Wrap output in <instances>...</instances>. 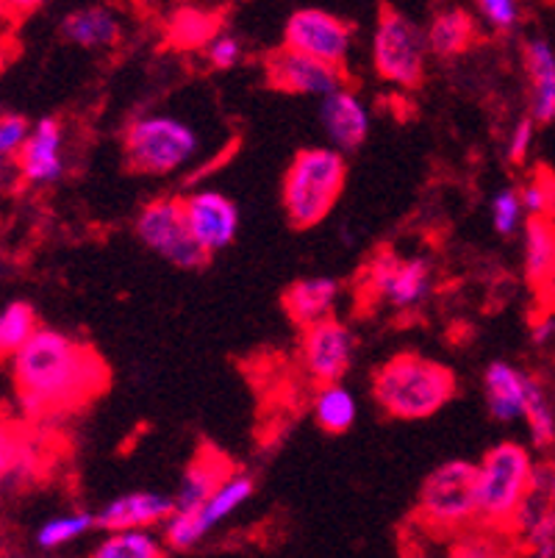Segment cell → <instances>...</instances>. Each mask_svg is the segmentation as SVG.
<instances>
[{
    "label": "cell",
    "mask_w": 555,
    "mask_h": 558,
    "mask_svg": "<svg viewBox=\"0 0 555 558\" xmlns=\"http://www.w3.org/2000/svg\"><path fill=\"white\" fill-rule=\"evenodd\" d=\"M417 514L427 527L453 534L481 520L478 504V464L464 459L445 461L427 475L420 489Z\"/></svg>",
    "instance_id": "8992f818"
},
{
    "label": "cell",
    "mask_w": 555,
    "mask_h": 558,
    "mask_svg": "<svg viewBox=\"0 0 555 558\" xmlns=\"http://www.w3.org/2000/svg\"><path fill=\"white\" fill-rule=\"evenodd\" d=\"M61 37L86 50H109L122 39V23L109 7H81L64 14Z\"/></svg>",
    "instance_id": "ac0fdd59"
},
{
    "label": "cell",
    "mask_w": 555,
    "mask_h": 558,
    "mask_svg": "<svg viewBox=\"0 0 555 558\" xmlns=\"http://www.w3.org/2000/svg\"><path fill=\"white\" fill-rule=\"evenodd\" d=\"M176 504L172 495L153 489L125 492L111 497L109 504L95 514V525L100 531H120V527H156L172 514Z\"/></svg>",
    "instance_id": "2e32d148"
},
{
    "label": "cell",
    "mask_w": 555,
    "mask_h": 558,
    "mask_svg": "<svg viewBox=\"0 0 555 558\" xmlns=\"http://www.w3.org/2000/svg\"><path fill=\"white\" fill-rule=\"evenodd\" d=\"M533 456L526 445L500 442L478 464V504L486 527L511 534V522L531 492Z\"/></svg>",
    "instance_id": "277c9868"
},
{
    "label": "cell",
    "mask_w": 555,
    "mask_h": 558,
    "mask_svg": "<svg viewBox=\"0 0 555 558\" xmlns=\"http://www.w3.org/2000/svg\"><path fill=\"white\" fill-rule=\"evenodd\" d=\"M220 32V17L206 9L186 7L181 12L172 14L170 28H167V37L176 48L192 50V48H206L208 39Z\"/></svg>",
    "instance_id": "4316f807"
},
{
    "label": "cell",
    "mask_w": 555,
    "mask_h": 558,
    "mask_svg": "<svg viewBox=\"0 0 555 558\" xmlns=\"http://www.w3.org/2000/svg\"><path fill=\"white\" fill-rule=\"evenodd\" d=\"M136 236L147 251L170 262L178 270H201L208 253L192 236L181 197H156L136 217Z\"/></svg>",
    "instance_id": "ba28073f"
},
{
    "label": "cell",
    "mask_w": 555,
    "mask_h": 558,
    "mask_svg": "<svg viewBox=\"0 0 555 558\" xmlns=\"http://www.w3.org/2000/svg\"><path fill=\"white\" fill-rule=\"evenodd\" d=\"M364 298L389 303L397 312L422 306L434 289V270L422 256L403 258L395 251H378L361 272Z\"/></svg>",
    "instance_id": "9c48e42d"
},
{
    "label": "cell",
    "mask_w": 555,
    "mask_h": 558,
    "mask_svg": "<svg viewBox=\"0 0 555 558\" xmlns=\"http://www.w3.org/2000/svg\"><path fill=\"white\" fill-rule=\"evenodd\" d=\"M526 70L531 78V117L547 125L555 120V48L542 37L526 43Z\"/></svg>",
    "instance_id": "44dd1931"
},
{
    "label": "cell",
    "mask_w": 555,
    "mask_h": 558,
    "mask_svg": "<svg viewBox=\"0 0 555 558\" xmlns=\"http://www.w3.org/2000/svg\"><path fill=\"white\" fill-rule=\"evenodd\" d=\"M348 181L345 154L336 148H305L283 175L281 203L289 222L300 231L319 226L334 211Z\"/></svg>",
    "instance_id": "3957f363"
},
{
    "label": "cell",
    "mask_w": 555,
    "mask_h": 558,
    "mask_svg": "<svg viewBox=\"0 0 555 558\" xmlns=\"http://www.w3.org/2000/svg\"><path fill=\"white\" fill-rule=\"evenodd\" d=\"M267 81L281 93L323 98V95L334 93L336 86L345 84V68L283 45L267 59Z\"/></svg>",
    "instance_id": "7c38bea8"
},
{
    "label": "cell",
    "mask_w": 555,
    "mask_h": 558,
    "mask_svg": "<svg viewBox=\"0 0 555 558\" xmlns=\"http://www.w3.org/2000/svg\"><path fill=\"white\" fill-rule=\"evenodd\" d=\"M425 32L400 9L384 7L373 34V64L381 81L397 89H417L425 78Z\"/></svg>",
    "instance_id": "52a82bcc"
},
{
    "label": "cell",
    "mask_w": 555,
    "mask_h": 558,
    "mask_svg": "<svg viewBox=\"0 0 555 558\" xmlns=\"http://www.w3.org/2000/svg\"><path fill=\"white\" fill-rule=\"evenodd\" d=\"M522 209L528 217H553L555 215V179L550 172H539L536 179L519 192Z\"/></svg>",
    "instance_id": "1f68e13d"
},
{
    "label": "cell",
    "mask_w": 555,
    "mask_h": 558,
    "mask_svg": "<svg viewBox=\"0 0 555 558\" xmlns=\"http://www.w3.org/2000/svg\"><path fill=\"white\" fill-rule=\"evenodd\" d=\"M64 134H61V123L56 117H43L34 129H31L28 140L23 148L17 150V165L23 179L28 184H56L64 172Z\"/></svg>",
    "instance_id": "9a60e30c"
},
{
    "label": "cell",
    "mask_w": 555,
    "mask_h": 558,
    "mask_svg": "<svg viewBox=\"0 0 555 558\" xmlns=\"http://www.w3.org/2000/svg\"><path fill=\"white\" fill-rule=\"evenodd\" d=\"M526 281L539 295L555 287V220L528 217L526 222Z\"/></svg>",
    "instance_id": "7402d4cb"
},
{
    "label": "cell",
    "mask_w": 555,
    "mask_h": 558,
    "mask_svg": "<svg viewBox=\"0 0 555 558\" xmlns=\"http://www.w3.org/2000/svg\"><path fill=\"white\" fill-rule=\"evenodd\" d=\"M517 536L526 542L531 553H536V556H544V558H553L555 556V506H547V511H544L531 527H526V531Z\"/></svg>",
    "instance_id": "836d02e7"
},
{
    "label": "cell",
    "mask_w": 555,
    "mask_h": 558,
    "mask_svg": "<svg viewBox=\"0 0 555 558\" xmlns=\"http://www.w3.org/2000/svg\"><path fill=\"white\" fill-rule=\"evenodd\" d=\"M95 525V514H86V511H70V514L50 517L39 525L37 531V547L39 550H59V547L70 545V542L86 536Z\"/></svg>",
    "instance_id": "f546056e"
},
{
    "label": "cell",
    "mask_w": 555,
    "mask_h": 558,
    "mask_svg": "<svg viewBox=\"0 0 555 558\" xmlns=\"http://www.w3.org/2000/svg\"><path fill=\"white\" fill-rule=\"evenodd\" d=\"M37 328V312L28 303L17 301L0 308V364L12 362Z\"/></svg>",
    "instance_id": "83f0119b"
},
{
    "label": "cell",
    "mask_w": 555,
    "mask_h": 558,
    "mask_svg": "<svg viewBox=\"0 0 555 558\" xmlns=\"http://www.w3.org/2000/svg\"><path fill=\"white\" fill-rule=\"evenodd\" d=\"M531 339H533V344H539V348H544V344L553 342V339H555V317H553V314H544V317H539L536 323H533Z\"/></svg>",
    "instance_id": "60d3db41"
},
{
    "label": "cell",
    "mask_w": 555,
    "mask_h": 558,
    "mask_svg": "<svg viewBox=\"0 0 555 558\" xmlns=\"http://www.w3.org/2000/svg\"><path fill=\"white\" fill-rule=\"evenodd\" d=\"M492 226H495V231L500 233V236H511V233H517L519 222H522V215H526V209H522V197H519L517 190H500L495 197H492Z\"/></svg>",
    "instance_id": "d6a6232c"
},
{
    "label": "cell",
    "mask_w": 555,
    "mask_h": 558,
    "mask_svg": "<svg viewBox=\"0 0 555 558\" xmlns=\"http://www.w3.org/2000/svg\"><path fill=\"white\" fill-rule=\"evenodd\" d=\"M165 556V539L153 527H120L106 531V539L95 547V558H159Z\"/></svg>",
    "instance_id": "484cf974"
},
{
    "label": "cell",
    "mask_w": 555,
    "mask_h": 558,
    "mask_svg": "<svg viewBox=\"0 0 555 558\" xmlns=\"http://www.w3.org/2000/svg\"><path fill=\"white\" fill-rule=\"evenodd\" d=\"M233 473V464L226 459L222 453L217 450L206 448L192 459V464L186 466V473H183L181 484H178L176 495H172V504L176 509L181 511H192V509H201L203 504L208 500L217 486Z\"/></svg>",
    "instance_id": "d6986e66"
},
{
    "label": "cell",
    "mask_w": 555,
    "mask_h": 558,
    "mask_svg": "<svg viewBox=\"0 0 555 558\" xmlns=\"http://www.w3.org/2000/svg\"><path fill=\"white\" fill-rule=\"evenodd\" d=\"M312 411L325 434L339 436L353 428L355 417H359V400H355V395L345 387L342 380H330V384H319Z\"/></svg>",
    "instance_id": "cb8c5ba5"
},
{
    "label": "cell",
    "mask_w": 555,
    "mask_h": 558,
    "mask_svg": "<svg viewBox=\"0 0 555 558\" xmlns=\"http://www.w3.org/2000/svg\"><path fill=\"white\" fill-rule=\"evenodd\" d=\"M339 301V281L325 276L300 278L283 292V312L298 328H309L334 314Z\"/></svg>",
    "instance_id": "ffe728a7"
},
{
    "label": "cell",
    "mask_w": 555,
    "mask_h": 558,
    "mask_svg": "<svg viewBox=\"0 0 555 558\" xmlns=\"http://www.w3.org/2000/svg\"><path fill=\"white\" fill-rule=\"evenodd\" d=\"M25 461V448L9 428H0V478L12 475Z\"/></svg>",
    "instance_id": "f35d334b"
},
{
    "label": "cell",
    "mask_w": 555,
    "mask_h": 558,
    "mask_svg": "<svg viewBox=\"0 0 555 558\" xmlns=\"http://www.w3.org/2000/svg\"><path fill=\"white\" fill-rule=\"evenodd\" d=\"M283 45L345 68L353 50V25L325 9H298L283 25Z\"/></svg>",
    "instance_id": "30bf717a"
},
{
    "label": "cell",
    "mask_w": 555,
    "mask_h": 558,
    "mask_svg": "<svg viewBox=\"0 0 555 558\" xmlns=\"http://www.w3.org/2000/svg\"><path fill=\"white\" fill-rule=\"evenodd\" d=\"M31 134V125L23 114H3L0 117V148L3 154H17Z\"/></svg>",
    "instance_id": "74e56055"
},
{
    "label": "cell",
    "mask_w": 555,
    "mask_h": 558,
    "mask_svg": "<svg viewBox=\"0 0 555 558\" xmlns=\"http://www.w3.org/2000/svg\"><path fill=\"white\" fill-rule=\"evenodd\" d=\"M528 430H531L533 448L547 450L555 445V409L550 400L547 389L539 378L528 375V400H526V417Z\"/></svg>",
    "instance_id": "f1b7e54d"
},
{
    "label": "cell",
    "mask_w": 555,
    "mask_h": 558,
    "mask_svg": "<svg viewBox=\"0 0 555 558\" xmlns=\"http://www.w3.org/2000/svg\"><path fill=\"white\" fill-rule=\"evenodd\" d=\"M319 123H323L330 148L342 150V154H353L370 136L373 117H370V109L359 98V93H353V89L342 84L336 86L334 93L319 98Z\"/></svg>",
    "instance_id": "5bb4252c"
},
{
    "label": "cell",
    "mask_w": 555,
    "mask_h": 558,
    "mask_svg": "<svg viewBox=\"0 0 555 558\" xmlns=\"http://www.w3.org/2000/svg\"><path fill=\"white\" fill-rule=\"evenodd\" d=\"M17 400L28 417L59 414L104 392L109 369L79 339L53 328H37L12 359Z\"/></svg>",
    "instance_id": "6da1fadb"
},
{
    "label": "cell",
    "mask_w": 555,
    "mask_h": 558,
    "mask_svg": "<svg viewBox=\"0 0 555 558\" xmlns=\"http://www.w3.org/2000/svg\"><path fill=\"white\" fill-rule=\"evenodd\" d=\"M427 53L439 59H453L472 48L475 43V17L467 9H445L425 28Z\"/></svg>",
    "instance_id": "603a6c76"
},
{
    "label": "cell",
    "mask_w": 555,
    "mask_h": 558,
    "mask_svg": "<svg viewBox=\"0 0 555 558\" xmlns=\"http://www.w3.org/2000/svg\"><path fill=\"white\" fill-rule=\"evenodd\" d=\"M253 489H256V486H253L251 475L237 473V470H233V473L228 475V478L222 481L212 495H208L206 504H203L201 509H195L197 517H201L203 527L212 531V527L220 525L222 520H228L233 511H239L248 500H251Z\"/></svg>",
    "instance_id": "d4e9b609"
},
{
    "label": "cell",
    "mask_w": 555,
    "mask_h": 558,
    "mask_svg": "<svg viewBox=\"0 0 555 558\" xmlns=\"http://www.w3.org/2000/svg\"><path fill=\"white\" fill-rule=\"evenodd\" d=\"M456 395L450 367L420 353H397L373 375V398L395 420H427Z\"/></svg>",
    "instance_id": "7a4b0ae2"
},
{
    "label": "cell",
    "mask_w": 555,
    "mask_h": 558,
    "mask_svg": "<svg viewBox=\"0 0 555 558\" xmlns=\"http://www.w3.org/2000/svg\"><path fill=\"white\" fill-rule=\"evenodd\" d=\"M3 156H7V154H3V148H0V159H3Z\"/></svg>",
    "instance_id": "7bdbcfd3"
},
{
    "label": "cell",
    "mask_w": 555,
    "mask_h": 558,
    "mask_svg": "<svg viewBox=\"0 0 555 558\" xmlns=\"http://www.w3.org/2000/svg\"><path fill=\"white\" fill-rule=\"evenodd\" d=\"M183 211L197 245L214 256L226 251L239 233V209L231 197L217 190H197L183 197Z\"/></svg>",
    "instance_id": "4fadbf2b"
},
{
    "label": "cell",
    "mask_w": 555,
    "mask_h": 558,
    "mask_svg": "<svg viewBox=\"0 0 555 558\" xmlns=\"http://www.w3.org/2000/svg\"><path fill=\"white\" fill-rule=\"evenodd\" d=\"M161 525H165V545L176 553L192 550V547L201 545L208 534L195 509L192 511L172 509V514L167 517Z\"/></svg>",
    "instance_id": "4dcf8cb0"
},
{
    "label": "cell",
    "mask_w": 555,
    "mask_h": 558,
    "mask_svg": "<svg viewBox=\"0 0 555 558\" xmlns=\"http://www.w3.org/2000/svg\"><path fill=\"white\" fill-rule=\"evenodd\" d=\"M201 148V136L186 120L172 114H145L129 125L122 154L140 175H170L190 165Z\"/></svg>",
    "instance_id": "5b68a950"
},
{
    "label": "cell",
    "mask_w": 555,
    "mask_h": 558,
    "mask_svg": "<svg viewBox=\"0 0 555 558\" xmlns=\"http://www.w3.org/2000/svg\"><path fill=\"white\" fill-rule=\"evenodd\" d=\"M475 9L483 23H488L495 32H514L522 17L519 0H475Z\"/></svg>",
    "instance_id": "e575fe53"
},
{
    "label": "cell",
    "mask_w": 555,
    "mask_h": 558,
    "mask_svg": "<svg viewBox=\"0 0 555 558\" xmlns=\"http://www.w3.org/2000/svg\"><path fill=\"white\" fill-rule=\"evenodd\" d=\"M528 375L508 362H492L483 375V395L492 417L500 423H517L526 417Z\"/></svg>",
    "instance_id": "e0dca14e"
},
{
    "label": "cell",
    "mask_w": 555,
    "mask_h": 558,
    "mask_svg": "<svg viewBox=\"0 0 555 558\" xmlns=\"http://www.w3.org/2000/svg\"><path fill=\"white\" fill-rule=\"evenodd\" d=\"M48 3L50 0H0V17H28L31 12H37V9L48 7Z\"/></svg>",
    "instance_id": "ab89813d"
},
{
    "label": "cell",
    "mask_w": 555,
    "mask_h": 558,
    "mask_svg": "<svg viewBox=\"0 0 555 558\" xmlns=\"http://www.w3.org/2000/svg\"><path fill=\"white\" fill-rule=\"evenodd\" d=\"M355 337L348 323L339 317H325L314 326L303 328V342H300V362L303 369L312 375L317 384L342 380L348 369L353 367Z\"/></svg>",
    "instance_id": "8fae6325"
},
{
    "label": "cell",
    "mask_w": 555,
    "mask_h": 558,
    "mask_svg": "<svg viewBox=\"0 0 555 558\" xmlns=\"http://www.w3.org/2000/svg\"><path fill=\"white\" fill-rule=\"evenodd\" d=\"M206 59L217 70H233L242 62V43L233 34L217 32L206 45Z\"/></svg>",
    "instance_id": "d590c367"
},
{
    "label": "cell",
    "mask_w": 555,
    "mask_h": 558,
    "mask_svg": "<svg viewBox=\"0 0 555 558\" xmlns=\"http://www.w3.org/2000/svg\"><path fill=\"white\" fill-rule=\"evenodd\" d=\"M533 136H536V120L533 117H522L517 125H514L511 136H508L506 145V156L514 161V165H522L531 154Z\"/></svg>",
    "instance_id": "8d00e7d4"
},
{
    "label": "cell",
    "mask_w": 555,
    "mask_h": 558,
    "mask_svg": "<svg viewBox=\"0 0 555 558\" xmlns=\"http://www.w3.org/2000/svg\"><path fill=\"white\" fill-rule=\"evenodd\" d=\"M544 495H547V504H550V506H555V464H553V473H550L547 492H544Z\"/></svg>",
    "instance_id": "b9f144b4"
}]
</instances>
